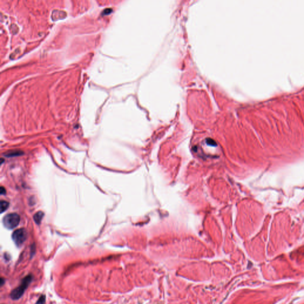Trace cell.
Masks as SVG:
<instances>
[{
	"label": "cell",
	"mask_w": 304,
	"mask_h": 304,
	"mask_svg": "<svg viewBox=\"0 0 304 304\" xmlns=\"http://www.w3.org/2000/svg\"><path fill=\"white\" fill-rule=\"evenodd\" d=\"M8 206H9V203H8L7 202L1 201V213L4 212L8 208Z\"/></svg>",
	"instance_id": "5"
},
{
	"label": "cell",
	"mask_w": 304,
	"mask_h": 304,
	"mask_svg": "<svg viewBox=\"0 0 304 304\" xmlns=\"http://www.w3.org/2000/svg\"><path fill=\"white\" fill-rule=\"evenodd\" d=\"M43 217H44V213L42 212H38L34 215L33 218L35 222L37 224H39L41 222Z\"/></svg>",
	"instance_id": "4"
},
{
	"label": "cell",
	"mask_w": 304,
	"mask_h": 304,
	"mask_svg": "<svg viewBox=\"0 0 304 304\" xmlns=\"http://www.w3.org/2000/svg\"><path fill=\"white\" fill-rule=\"evenodd\" d=\"M33 276L29 275L26 276L22 281L20 285L12 290L10 293V297L13 300H18L23 295L25 290L28 288L30 283L32 282Z\"/></svg>",
	"instance_id": "1"
},
{
	"label": "cell",
	"mask_w": 304,
	"mask_h": 304,
	"mask_svg": "<svg viewBox=\"0 0 304 304\" xmlns=\"http://www.w3.org/2000/svg\"><path fill=\"white\" fill-rule=\"evenodd\" d=\"M46 301V297L45 295H42L40 296L36 304H45Z\"/></svg>",
	"instance_id": "6"
},
{
	"label": "cell",
	"mask_w": 304,
	"mask_h": 304,
	"mask_svg": "<svg viewBox=\"0 0 304 304\" xmlns=\"http://www.w3.org/2000/svg\"><path fill=\"white\" fill-rule=\"evenodd\" d=\"M1 194H5V188L2 187L1 188Z\"/></svg>",
	"instance_id": "7"
},
{
	"label": "cell",
	"mask_w": 304,
	"mask_h": 304,
	"mask_svg": "<svg viewBox=\"0 0 304 304\" xmlns=\"http://www.w3.org/2000/svg\"><path fill=\"white\" fill-rule=\"evenodd\" d=\"M28 234L25 229H18L13 232L12 238L17 246H20L26 241Z\"/></svg>",
	"instance_id": "3"
},
{
	"label": "cell",
	"mask_w": 304,
	"mask_h": 304,
	"mask_svg": "<svg viewBox=\"0 0 304 304\" xmlns=\"http://www.w3.org/2000/svg\"><path fill=\"white\" fill-rule=\"evenodd\" d=\"M20 217L17 213H10L3 218L4 226L8 229H13L20 223Z\"/></svg>",
	"instance_id": "2"
}]
</instances>
